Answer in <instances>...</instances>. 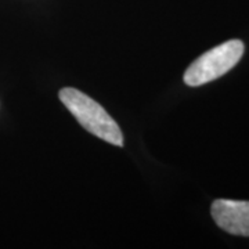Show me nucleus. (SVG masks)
<instances>
[{
	"label": "nucleus",
	"instance_id": "3",
	"mask_svg": "<svg viewBox=\"0 0 249 249\" xmlns=\"http://www.w3.org/2000/svg\"><path fill=\"white\" fill-rule=\"evenodd\" d=\"M211 213L222 230L232 235L249 237V201L216 199Z\"/></svg>",
	"mask_w": 249,
	"mask_h": 249
},
{
	"label": "nucleus",
	"instance_id": "2",
	"mask_svg": "<svg viewBox=\"0 0 249 249\" xmlns=\"http://www.w3.org/2000/svg\"><path fill=\"white\" fill-rule=\"evenodd\" d=\"M244 50V43L234 39L199 55L187 68L184 73L186 85L196 88L220 78L238 64Z\"/></svg>",
	"mask_w": 249,
	"mask_h": 249
},
{
	"label": "nucleus",
	"instance_id": "1",
	"mask_svg": "<svg viewBox=\"0 0 249 249\" xmlns=\"http://www.w3.org/2000/svg\"><path fill=\"white\" fill-rule=\"evenodd\" d=\"M58 96L62 104L89 133L118 147L124 145L121 127L97 101L73 88H64Z\"/></svg>",
	"mask_w": 249,
	"mask_h": 249
}]
</instances>
